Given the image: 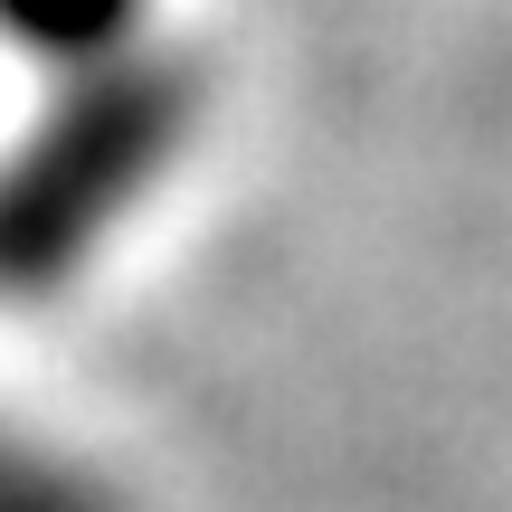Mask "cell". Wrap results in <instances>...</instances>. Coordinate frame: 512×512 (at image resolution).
<instances>
[{"label":"cell","mask_w":512,"mask_h":512,"mask_svg":"<svg viewBox=\"0 0 512 512\" xmlns=\"http://www.w3.org/2000/svg\"><path fill=\"white\" fill-rule=\"evenodd\" d=\"M190 67H105L38 124V143L0 171V285H48L105 238L190 143Z\"/></svg>","instance_id":"obj_1"},{"label":"cell","mask_w":512,"mask_h":512,"mask_svg":"<svg viewBox=\"0 0 512 512\" xmlns=\"http://www.w3.org/2000/svg\"><path fill=\"white\" fill-rule=\"evenodd\" d=\"M0 512H114V503H105V484H86L76 465L0 437Z\"/></svg>","instance_id":"obj_3"},{"label":"cell","mask_w":512,"mask_h":512,"mask_svg":"<svg viewBox=\"0 0 512 512\" xmlns=\"http://www.w3.org/2000/svg\"><path fill=\"white\" fill-rule=\"evenodd\" d=\"M133 10L143 0H0V29L38 57H105V48H124Z\"/></svg>","instance_id":"obj_2"}]
</instances>
